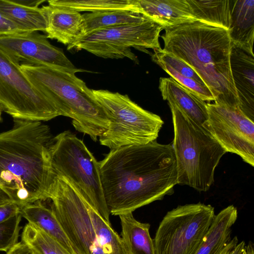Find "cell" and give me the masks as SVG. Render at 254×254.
Wrapping results in <instances>:
<instances>
[{
  "mask_svg": "<svg viewBox=\"0 0 254 254\" xmlns=\"http://www.w3.org/2000/svg\"><path fill=\"white\" fill-rule=\"evenodd\" d=\"M21 218L19 213L0 223V251L6 253L18 243Z\"/></svg>",
  "mask_w": 254,
  "mask_h": 254,
  "instance_id": "f1b7e54d",
  "label": "cell"
},
{
  "mask_svg": "<svg viewBox=\"0 0 254 254\" xmlns=\"http://www.w3.org/2000/svg\"><path fill=\"white\" fill-rule=\"evenodd\" d=\"M159 89L164 100L176 107L198 125L205 128L208 114L206 103L171 77H161Z\"/></svg>",
  "mask_w": 254,
  "mask_h": 254,
  "instance_id": "ac0fdd59",
  "label": "cell"
},
{
  "mask_svg": "<svg viewBox=\"0 0 254 254\" xmlns=\"http://www.w3.org/2000/svg\"><path fill=\"white\" fill-rule=\"evenodd\" d=\"M48 39L38 31L0 35V48L20 64L76 68L63 50Z\"/></svg>",
  "mask_w": 254,
  "mask_h": 254,
  "instance_id": "4fadbf2b",
  "label": "cell"
},
{
  "mask_svg": "<svg viewBox=\"0 0 254 254\" xmlns=\"http://www.w3.org/2000/svg\"><path fill=\"white\" fill-rule=\"evenodd\" d=\"M168 105L174 127L172 145L177 184L206 191L214 182L215 168L227 152L207 130L175 106Z\"/></svg>",
  "mask_w": 254,
  "mask_h": 254,
  "instance_id": "5b68a950",
  "label": "cell"
},
{
  "mask_svg": "<svg viewBox=\"0 0 254 254\" xmlns=\"http://www.w3.org/2000/svg\"><path fill=\"white\" fill-rule=\"evenodd\" d=\"M237 217V209L233 205L215 215L209 228L194 254H221L231 239V228Z\"/></svg>",
  "mask_w": 254,
  "mask_h": 254,
  "instance_id": "d6986e66",
  "label": "cell"
},
{
  "mask_svg": "<svg viewBox=\"0 0 254 254\" xmlns=\"http://www.w3.org/2000/svg\"><path fill=\"white\" fill-rule=\"evenodd\" d=\"M20 68L35 88L53 104L59 116L72 119L76 130L96 141L107 129L109 121L92 89L75 75L84 70L25 64H20Z\"/></svg>",
  "mask_w": 254,
  "mask_h": 254,
  "instance_id": "277c9868",
  "label": "cell"
},
{
  "mask_svg": "<svg viewBox=\"0 0 254 254\" xmlns=\"http://www.w3.org/2000/svg\"><path fill=\"white\" fill-rule=\"evenodd\" d=\"M25 32H29L0 12V35L17 34Z\"/></svg>",
  "mask_w": 254,
  "mask_h": 254,
  "instance_id": "f546056e",
  "label": "cell"
},
{
  "mask_svg": "<svg viewBox=\"0 0 254 254\" xmlns=\"http://www.w3.org/2000/svg\"><path fill=\"white\" fill-rule=\"evenodd\" d=\"M6 254H37L34 250L22 242H18Z\"/></svg>",
  "mask_w": 254,
  "mask_h": 254,
  "instance_id": "d6a6232c",
  "label": "cell"
},
{
  "mask_svg": "<svg viewBox=\"0 0 254 254\" xmlns=\"http://www.w3.org/2000/svg\"><path fill=\"white\" fill-rule=\"evenodd\" d=\"M228 31L232 43L253 51L254 0H232Z\"/></svg>",
  "mask_w": 254,
  "mask_h": 254,
  "instance_id": "ffe728a7",
  "label": "cell"
},
{
  "mask_svg": "<svg viewBox=\"0 0 254 254\" xmlns=\"http://www.w3.org/2000/svg\"><path fill=\"white\" fill-rule=\"evenodd\" d=\"M21 238L37 254H72L57 240L29 223L24 226Z\"/></svg>",
  "mask_w": 254,
  "mask_h": 254,
  "instance_id": "83f0119b",
  "label": "cell"
},
{
  "mask_svg": "<svg viewBox=\"0 0 254 254\" xmlns=\"http://www.w3.org/2000/svg\"><path fill=\"white\" fill-rule=\"evenodd\" d=\"M230 67L241 110L254 120V55L253 51L231 42Z\"/></svg>",
  "mask_w": 254,
  "mask_h": 254,
  "instance_id": "5bb4252c",
  "label": "cell"
},
{
  "mask_svg": "<svg viewBox=\"0 0 254 254\" xmlns=\"http://www.w3.org/2000/svg\"><path fill=\"white\" fill-rule=\"evenodd\" d=\"M205 129L227 152L239 155L254 166V123L239 106L206 103Z\"/></svg>",
  "mask_w": 254,
  "mask_h": 254,
  "instance_id": "7c38bea8",
  "label": "cell"
},
{
  "mask_svg": "<svg viewBox=\"0 0 254 254\" xmlns=\"http://www.w3.org/2000/svg\"><path fill=\"white\" fill-rule=\"evenodd\" d=\"M42 7L47 20L48 38L69 48L85 36L84 19L80 12L50 4Z\"/></svg>",
  "mask_w": 254,
  "mask_h": 254,
  "instance_id": "9a60e30c",
  "label": "cell"
},
{
  "mask_svg": "<svg viewBox=\"0 0 254 254\" xmlns=\"http://www.w3.org/2000/svg\"><path fill=\"white\" fill-rule=\"evenodd\" d=\"M13 122L0 133V188L21 208L50 199L56 176L49 152L53 137L42 122Z\"/></svg>",
  "mask_w": 254,
  "mask_h": 254,
  "instance_id": "7a4b0ae2",
  "label": "cell"
},
{
  "mask_svg": "<svg viewBox=\"0 0 254 254\" xmlns=\"http://www.w3.org/2000/svg\"><path fill=\"white\" fill-rule=\"evenodd\" d=\"M163 29V26L148 18L139 23L97 30L86 35L67 49L84 50L104 59L127 58L138 63L131 48L147 53H149L147 49H161L159 37Z\"/></svg>",
  "mask_w": 254,
  "mask_h": 254,
  "instance_id": "ba28073f",
  "label": "cell"
},
{
  "mask_svg": "<svg viewBox=\"0 0 254 254\" xmlns=\"http://www.w3.org/2000/svg\"><path fill=\"white\" fill-rule=\"evenodd\" d=\"M164 30L163 50L195 70L211 92L214 103L240 106L231 71L228 30L197 21Z\"/></svg>",
  "mask_w": 254,
  "mask_h": 254,
  "instance_id": "3957f363",
  "label": "cell"
},
{
  "mask_svg": "<svg viewBox=\"0 0 254 254\" xmlns=\"http://www.w3.org/2000/svg\"><path fill=\"white\" fill-rule=\"evenodd\" d=\"M20 208L13 202L0 206V223L20 213Z\"/></svg>",
  "mask_w": 254,
  "mask_h": 254,
  "instance_id": "4dcf8cb0",
  "label": "cell"
},
{
  "mask_svg": "<svg viewBox=\"0 0 254 254\" xmlns=\"http://www.w3.org/2000/svg\"><path fill=\"white\" fill-rule=\"evenodd\" d=\"M215 215L213 207L200 202L179 205L168 211L153 239L155 254H194Z\"/></svg>",
  "mask_w": 254,
  "mask_h": 254,
  "instance_id": "9c48e42d",
  "label": "cell"
},
{
  "mask_svg": "<svg viewBox=\"0 0 254 254\" xmlns=\"http://www.w3.org/2000/svg\"><path fill=\"white\" fill-rule=\"evenodd\" d=\"M42 201L25 205L20 213L28 223L42 230L57 240L72 254H77L59 221L54 210Z\"/></svg>",
  "mask_w": 254,
  "mask_h": 254,
  "instance_id": "44dd1931",
  "label": "cell"
},
{
  "mask_svg": "<svg viewBox=\"0 0 254 254\" xmlns=\"http://www.w3.org/2000/svg\"><path fill=\"white\" fill-rule=\"evenodd\" d=\"M245 246V242L238 243V239L235 236L226 245L221 254H242Z\"/></svg>",
  "mask_w": 254,
  "mask_h": 254,
  "instance_id": "1f68e13d",
  "label": "cell"
},
{
  "mask_svg": "<svg viewBox=\"0 0 254 254\" xmlns=\"http://www.w3.org/2000/svg\"><path fill=\"white\" fill-rule=\"evenodd\" d=\"M151 59L171 77L204 101H214L211 92L195 70L187 63L165 52L162 48L153 50Z\"/></svg>",
  "mask_w": 254,
  "mask_h": 254,
  "instance_id": "e0dca14e",
  "label": "cell"
},
{
  "mask_svg": "<svg viewBox=\"0 0 254 254\" xmlns=\"http://www.w3.org/2000/svg\"><path fill=\"white\" fill-rule=\"evenodd\" d=\"M242 254H254L253 245L251 242L247 246H245Z\"/></svg>",
  "mask_w": 254,
  "mask_h": 254,
  "instance_id": "e575fe53",
  "label": "cell"
},
{
  "mask_svg": "<svg viewBox=\"0 0 254 254\" xmlns=\"http://www.w3.org/2000/svg\"><path fill=\"white\" fill-rule=\"evenodd\" d=\"M48 2L51 5L79 12L115 10L134 12L132 0H50Z\"/></svg>",
  "mask_w": 254,
  "mask_h": 254,
  "instance_id": "484cf974",
  "label": "cell"
},
{
  "mask_svg": "<svg viewBox=\"0 0 254 254\" xmlns=\"http://www.w3.org/2000/svg\"><path fill=\"white\" fill-rule=\"evenodd\" d=\"M122 227V240L127 254H155L153 239L149 234L150 224L136 220L132 213L119 216Z\"/></svg>",
  "mask_w": 254,
  "mask_h": 254,
  "instance_id": "7402d4cb",
  "label": "cell"
},
{
  "mask_svg": "<svg viewBox=\"0 0 254 254\" xmlns=\"http://www.w3.org/2000/svg\"><path fill=\"white\" fill-rule=\"evenodd\" d=\"M49 152L55 174L64 177L82 198L110 223L98 162L83 141L65 130L53 137Z\"/></svg>",
  "mask_w": 254,
  "mask_h": 254,
  "instance_id": "8992f818",
  "label": "cell"
},
{
  "mask_svg": "<svg viewBox=\"0 0 254 254\" xmlns=\"http://www.w3.org/2000/svg\"><path fill=\"white\" fill-rule=\"evenodd\" d=\"M187 1L197 21L229 29L232 0H187Z\"/></svg>",
  "mask_w": 254,
  "mask_h": 254,
  "instance_id": "cb8c5ba5",
  "label": "cell"
},
{
  "mask_svg": "<svg viewBox=\"0 0 254 254\" xmlns=\"http://www.w3.org/2000/svg\"><path fill=\"white\" fill-rule=\"evenodd\" d=\"M0 111L13 120L47 121L59 116L25 76L20 64L0 48Z\"/></svg>",
  "mask_w": 254,
  "mask_h": 254,
  "instance_id": "30bf717a",
  "label": "cell"
},
{
  "mask_svg": "<svg viewBox=\"0 0 254 254\" xmlns=\"http://www.w3.org/2000/svg\"><path fill=\"white\" fill-rule=\"evenodd\" d=\"M0 12L27 31L45 32L47 20L42 7L22 4L16 0H0Z\"/></svg>",
  "mask_w": 254,
  "mask_h": 254,
  "instance_id": "603a6c76",
  "label": "cell"
},
{
  "mask_svg": "<svg viewBox=\"0 0 254 254\" xmlns=\"http://www.w3.org/2000/svg\"><path fill=\"white\" fill-rule=\"evenodd\" d=\"M84 202L104 254H127L121 238L112 228L111 223L107 222Z\"/></svg>",
  "mask_w": 254,
  "mask_h": 254,
  "instance_id": "4316f807",
  "label": "cell"
},
{
  "mask_svg": "<svg viewBox=\"0 0 254 254\" xmlns=\"http://www.w3.org/2000/svg\"><path fill=\"white\" fill-rule=\"evenodd\" d=\"M105 202L110 214L119 216L174 192L177 171L170 144L156 140L111 149L98 162Z\"/></svg>",
  "mask_w": 254,
  "mask_h": 254,
  "instance_id": "6da1fadb",
  "label": "cell"
},
{
  "mask_svg": "<svg viewBox=\"0 0 254 254\" xmlns=\"http://www.w3.org/2000/svg\"><path fill=\"white\" fill-rule=\"evenodd\" d=\"M92 92L109 121L99 136L101 145L111 150L156 140L164 124L160 116L144 110L127 95L103 89Z\"/></svg>",
  "mask_w": 254,
  "mask_h": 254,
  "instance_id": "52a82bcc",
  "label": "cell"
},
{
  "mask_svg": "<svg viewBox=\"0 0 254 254\" xmlns=\"http://www.w3.org/2000/svg\"><path fill=\"white\" fill-rule=\"evenodd\" d=\"M13 202L8 194L0 188V206Z\"/></svg>",
  "mask_w": 254,
  "mask_h": 254,
  "instance_id": "836d02e7",
  "label": "cell"
},
{
  "mask_svg": "<svg viewBox=\"0 0 254 254\" xmlns=\"http://www.w3.org/2000/svg\"><path fill=\"white\" fill-rule=\"evenodd\" d=\"M85 36L108 27L136 23L149 18L141 14L127 10L88 12L82 14Z\"/></svg>",
  "mask_w": 254,
  "mask_h": 254,
  "instance_id": "d4e9b609",
  "label": "cell"
},
{
  "mask_svg": "<svg viewBox=\"0 0 254 254\" xmlns=\"http://www.w3.org/2000/svg\"><path fill=\"white\" fill-rule=\"evenodd\" d=\"M50 199L76 254H104L84 200L64 177L56 175Z\"/></svg>",
  "mask_w": 254,
  "mask_h": 254,
  "instance_id": "8fae6325",
  "label": "cell"
},
{
  "mask_svg": "<svg viewBox=\"0 0 254 254\" xmlns=\"http://www.w3.org/2000/svg\"><path fill=\"white\" fill-rule=\"evenodd\" d=\"M134 12L164 27L196 21L187 0H132Z\"/></svg>",
  "mask_w": 254,
  "mask_h": 254,
  "instance_id": "2e32d148",
  "label": "cell"
}]
</instances>
